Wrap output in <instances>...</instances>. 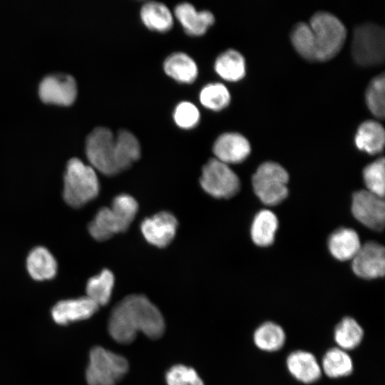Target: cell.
<instances>
[{
	"mask_svg": "<svg viewBox=\"0 0 385 385\" xmlns=\"http://www.w3.org/2000/svg\"><path fill=\"white\" fill-rule=\"evenodd\" d=\"M212 151L215 158L229 165L245 160L250 153L251 146L243 135L236 132H227L219 135L215 140Z\"/></svg>",
	"mask_w": 385,
	"mask_h": 385,
	"instance_id": "14",
	"label": "cell"
},
{
	"mask_svg": "<svg viewBox=\"0 0 385 385\" xmlns=\"http://www.w3.org/2000/svg\"><path fill=\"white\" fill-rule=\"evenodd\" d=\"M114 275L104 269L98 275L90 278L86 284V294L98 307L106 305L111 299L114 286Z\"/></svg>",
	"mask_w": 385,
	"mask_h": 385,
	"instance_id": "26",
	"label": "cell"
},
{
	"mask_svg": "<svg viewBox=\"0 0 385 385\" xmlns=\"http://www.w3.org/2000/svg\"><path fill=\"white\" fill-rule=\"evenodd\" d=\"M292 43L299 54L309 61H316V45L312 29L309 23H297L290 34Z\"/></svg>",
	"mask_w": 385,
	"mask_h": 385,
	"instance_id": "30",
	"label": "cell"
},
{
	"mask_svg": "<svg viewBox=\"0 0 385 385\" xmlns=\"http://www.w3.org/2000/svg\"><path fill=\"white\" fill-rule=\"evenodd\" d=\"M86 154L91 167L106 175L119 172L115 158V135L104 126L95 128L86 141Z\"/></svg>",
	"mask_w": 385,
	"mask_h": 385,
	"instance_id": "8",
	"label": "cell"
},
{
	"mask_svg": "<svg viewBox=\"0 0 385 385\" xmlns=\"http://www.w3.org/2000/svg\"><path fill=\"white\" fill-rule=\"evenodd\" d=\"M322 369L331 378H339L349 375L353 370L350 356L339 347L329 349L322 359Z\"/></svg>",
	"mask_w": 385,
	"mask_h": 385,
	"instance_id": "27",
	"label": "cell"
},
{
	"mask_svg": "<svg viewBox=\"0 0 385 385\" xmlns=\"http://www.w3.org/2000/svg\"><path fill=\"white\" fill-rule=\"evenodd\" d=\"M100 190L96 170L80 159L68 160L64 175L63 197L70 206L78 208L95 199Z\"/></svg>",
	"mask_w": 385,
	"mask_h": 385,
	"instance_id": "3",
	"label": "cell"
},
{
	"mask_svg": "<svg viewBox=\"0 0 385 385\" xmlns=\"http://www.w3.org/2000/svg\"><path fill=\"white\" fill-rule=\"evenodd\" d=\"M384 74L374 77L369 83L365 92V100L371 113L379 118L384 117Z\"/></svg>",
	"mask_w": 385,
	"mask_h": 385,
	"instance_id": "32",
	"label": "cell"
},
{
	"mask_svg": "<svg viewBox=\"0 0 385 385\" xmlns=\"http://www.w3.org/2000/svg\"><path fill=\"white\" fill-rule=\"evenodd\" d=\"M42 101L59 106L71 105L77 96L74 78L68 74H51L44 77L38 86Z\"/></svg>",
	"mask_w": 385,
	"mask_h": 385,
	"instance_id": "11",
	"label": "cell"
},
{
	"mask_svg": "<svg viewBox=\"0 0 385 385\" xmlns=\"http://www.w3.org/2000/svg\"><path fill=\"white\" fill-rule=\"evenodd\" d=\"M328 244L332 255L341 261L352 260L361 246L358 234L350 228H340L334 232Z\"/></svg>",
	"mask_w": 385,
	"mask_h": 385,
	"instance_id": "20",
	"label": "cell"
},
{
	"mask_svg": "<svg viewBox=\"0 0 385 385\" xmlns=\"http://www.w3.org/2000/svg\"><path fill=\"white\" fill-rule=\"evenodd\" d=\"M253 339L255 345L260 349L275 351L283 346L285 334L279 325L272 322H267L257 328Z\"/></svg>",
	"mask_w": 385,
	"mask_h": 385,
	"instance_id": "28",
	"label": "cell"
},
{
	"mask_svg": "<svg viewBox=\"0 0 385 385\" xmlns=\"http://www.w3.org/2000/svg\"><path fill=\"white\" fill-rule=\"evenodd\" d=\"M163 70L166 75L181 83H192L198 75L197 63L192 57L183 52L169 55L164 61Z\"/></svg>",
	"mask_w": 385,
	"mask_h": 385,
	"instance_id": "18",
	"label": "cell"
},
{
	"mask_svg": "<svg viewBox=\"0 0 385 385\" xmlns=\"http://www.w3.org/2000/svg\"><path fill=\"white\" fill-rule=\"evenodd\" d=\"M384 140L385 132L382 124L371 119L366 120L359 125L354 138L356 147L370 154L381 152Z\"/></svg>",
	"mask_w": 385,
	"mask_h": 385,
	"instance_id": "19",
	"label": "cell"
},
{
	"mask_svg": "<svg viewBox=\"0 0 385 385\" xmlns=\"http://www.w3.org/2000/svg\"><path fill=\"white\" fill-rule=\"evenodd\" d=\"M115 158L119 172L128 169L140 157L138 138L128 130H120L115 136Z\"/></svg>",
	"mask_w": 385,
	"mask_h": 385,
	"instance_id": "23",
	"label": "cell"
},
{
	"mask_svg": "<svg viewBox=\"0 0 385 385\" xmlns=\"http://www.w3.org/2000/svg\"><path fill=\"white\" fill-rule=\"evenodd\" d=\"M385 205L384 197L368 190H359L353 195L351 210L354 217L366 227L381 231L384 227Z\"/></svg>",
	"mask_w": 385,
	"mask_h": 385,
	"instance_id": "10",
	"label": "cell"
},
{
	"mask_svg": "<svg viewBox=\"0 0 385 385\" xmlns=\"http://www.w3.org/2000/svg\"><path fill=\"white\" fill-rule=\"evenodd\" d=\"M364 331L353 318L346 317L336 326L334 337L339 348L343 350L353 349L361 342Z\"/></svg>",
	"mask_w": 385,
	"mask_h": 385,
	"instance_id": "29",
	"label": "cell"
},
{
	"mask_svg": "<svg viewBox=\"0 0 385 385\" xmlns=\"http://www.w3.org/2000/svg\"><path fill=\"white\" fill-rule=\"evenodd\" d=\"M138 210L135 199L128 194L117 195L110 207L101 208L89 223L88 231L98 241H104L114 235L125 232Z\"/></svg>",
	"mask_w": 385,
	"mask_h": 385,
	"instance_id": "2",
	"label": "cell"
},
{
	"mask_svg": "<svg viewBox=\"0 0 385 385\" xmlns=\"http://www.w3.org/2000/svg\"><path fill=\"white\" fill-rule=\"evenodd\" d=\"M143 24L150 30L167 32L173 26V14L164 4L158 1L145 3L140 11Z\"/></svg>",
	"mask_w": 385,
	"mask_h": 385,
	"instance_id": "21",
	"label": "cell"
},
{
	"mask_svg": "<svg viewBox=\"0 0 385 385\" xmlns=\"http://www.w3.org/2000/svg\"><path fill=\"white\" fill-rule=\"evenodd\" d=\"M165 331L163 317L145 296L130 294L113 309L108 320V332L117 342L129 344L140 332L150 339L162 337Z\"/></svg>",
	"mask_w": 385,
	"mask_h": 385,
	"instance_id": "1",
	"label": "cell"
},
{
	"mask_svg": "<svg viewBox=\"0 0 385 385\" xmlns=\"http://www.w3.org/2000/svg\"><path fill=\"white\" fill-rule=\"evenodd\" d=\"M289 373L298 381L310 384L318 380L322 369L315 356L310 352L298 350L292 352L287 359Z\"/></svg>",
	"mask_w": 385,
	"mask_h": 385,
	"instance_id": "17",
	"label": "cell"
},
{
	"mask_svg": "<svg viewBox=\"0 0 385 385\" xmlns=\"http://www.w3.org/2000/svg\"><path fill=\"white\" fill-rule=\"evenodd\" d=\"M202 188L216 198H230L240 188L237 175L228 165L211 158L203 166L200 179Z\"/></svg>",
	"mask_w": 385,
	"mask_h": 385,
	"instance_id": "9",
	"label": "cell"
},
{
	"mask_svg": "<svg viewBox=\"0 0 385 385\" xmlns=\"http://www.w3.org/2000/svg\"><path fill=\"white\" fill-rule=\"evenodd\" d=\"M352 269L359 277L374 279L385 273V251L384 247L375 242L361 245L352 259Z\"/></svg>",
	"mask_w": 385,
	"mask_h": 385,
	"instance_id": "12",
	"label": "cell"
},
{
	"mask_svg": "<svg viewBox=\"0 0 385 385\" xmlns=\"http://www.w3.org/2000/svg\"><path fill=\"white\" fill-rule=\"evenodd\" d=\"M351 50L354 60L361 66L383 63L385 57L384 29L374 22L358 24L353 31Z\"/></svg>",
	"mask_w": 385,
	"mask_h": 385,
	"instance_id": "5",
	"label": "cell"
},
{
	"mask_svg": "<svg viewBox=\"0 0 385 385\" xmlns=\"http://www.w3.org/2000/svg\"><path fill=\"white\" fill-rule=\"evenodd\" d=\"M174 15L185 31L190 36L204 35L215 23V16L207 10L197 11L188 2L178 4L174 10Z\"/></svg>",
	"mask_w": 385,
	"mask_h": 385,
	"instance_id": "16",
	"label": "cell"
},
{
	"mask_svg": "<svg viewBox=\"0 0 385 385\" xmlns=\"http://www.w3.org/2000/svg\"><path fill=\"white\" fill-rule=\"evenodd\" d=\"M278 227L276 215L268 210L260 211L255 217L251 227V237L259 246L270 245L274 239Z\"/></svg>",
	"mask_w": 385,
	"mask_h": 385,
	"instance_id": "25",
	"label": "cell"
},
{
	"mask_svg": "<svg viewBox=\"0 0 385 385\" xmlns=\"http://www.w3.org/2000/svg\"><path fill=\"white\" fill-rule=\"evenodd\" d=\"M27 270L35 280L53 278L57 272V263L52 254L43 247H36L28 255Z\"/></svg>",
	"mask_w": 385,
	"mask_h": 385,
	"instance_id": "22",
	"label": "cell"
},
{
	"mask_svg": "<svg viewBox=\"0 0 385 385\" xmlns=\"http://www.w3.org/2000/svg\"><path fill=\"white\" fill-rule=\"evenodd\" d=\"M199 99L200 103L207 109L219 111L230 104L231 96L223 83H211L201 89Z\"/></svg>",
	"mask_w": 385,
	"mask_h": 385,
	"instance_id": "31",
	"label": "cell"
},
{
	"mask_svg": "<svg viewBox=\"0 0 385 385\" xmlns=\"http://www.w3.org/2000/svg\"><path fill=\"white\" fill-rule=\"evenodd\" d=\"M289 175L279 164L267 161L262 163L252 177L253 189L265 205H275L287 195Z\"/></svg>",
	"mask_w": 385,
	"mask_h": 385,
	"instance_id": "7",
	"label": "cell"
},
{
	"mask_svg": "<svg viewBox=\"0 0 385 385\" xmlns=\"http://www.w3.org/2000/svg\"><path fill=\"white\" fill-rule=\"evenodd\" d=\"M165 381L168 385H204L195 370L182 364L175 365L168 370Z\"/></svg>",
	"mask_w": 385,
	"mask_h": 385,
	"instance_id": "35",
	"label": "cell"
},
{
	"mask_svg": "<svg viewBox=\"0 0 385 385\" xmlns=\"http://www.w3.org/2000/svg\"><path fill=\"white\" fill-rule=\"evenodd\" d=\"M315 40L316 61H324L334 57L342 48L346 29L334 14L325 11L314 13L309 22Z\"/></svg>",
	"mask_w": 385,
	"mask_h": 385,
	"instance_id": "4",
	"label": "cell"
},
{
	"mask_svg": "<svg viewBox=\"0 0 385 385\" xmlns=\"http://www.w3.org/2000/svg\"><path fill=\"white\" fill-rule=\"evenodd\" d=\"M214 68L218 76L224 80L237 81L245 75V59L238 51L229 48L217 57Z\"/></svg>",
	"mask_w": 385,
	"mask_h": 385,
	"instance_id": "24",
	"label": "cell"
},
{
	"mask_svg": "<svg viewBox=\"0 0 385 385\" xmlns=\"http://www.w3.org/2000/svg\"><path fill=\"white\" fill-rule=\"evenodd\" d=\"M99 307L88 297L61 300L51 309L53 321L60 325L84 320L92 317Z\"/></svg>",
	"mask_w": 385,
	"mask_h": 385,
	"instance_id": "15",
	"label": "cell"
},
{
	"mask_svg": "<svg viewBox=\"0 0 385 385\" xmlns=\"http://www.w3.org/2000/svg\"><path fill=\"white\" fill-rule=\"evenodd\" d=\"M177 227V219L172 213L166 211L145 218L140 225L141 232L147 242L160 248L172 242Z\"/></svg>",
	"mask_w": 385,
	"mask_h": 385,
	"instance_id": "13",
	"label": "cell"
},
{
	"mask_svg": "<svg viewBox=\"0 0 385 385\" xmlns=\"http://www.w3.org/2000/svg\"><path fill=\"white\" fill-rule=\"evenodd\" d=\"M173 120L180 128L190 130L197 125L200 113L197 106L190 101H181L175 108Z\"/></svg>",
	"mask_w": 385,
	"mask_h": 385,
	"instance_id": "34",
	"label": "cell"
},
{
	"mask_svg": "<svg viewBox=\"0 0 385 385\" xmlns=\"http://www.w3.org/2000/svg\"><path fill=\"white\" fill-rule=\"evenodd\" d=\"M367 190L381 197L384 196V158L383 157L367 165L363 170Z\"/></svg>",
	"mask_w": 385,
	"mask_h": 385,
	"instance_id": "33",
	"label": "cell"
},
{
	"mask_svg": "<svg viewBox=\"0 0 385 385\" xmlns=\"http://www.w3.org/2000/svg\"><path fill=\"white\" fill-rule=\"evenodd\" d=\"M128 362L123 356L101 346L93 347L89 354L86 371L88 385H116L128 372Z\"/></svg>",
	"mask_w": 385,
	"mask_h": 385,
	"instance_id": "6",
	"label": "cell"
}]
</instances>
